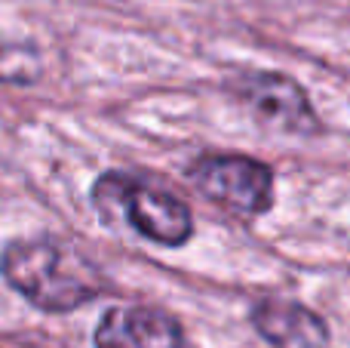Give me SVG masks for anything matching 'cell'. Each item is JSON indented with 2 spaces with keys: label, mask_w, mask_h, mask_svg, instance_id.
Masks as SVG:
<instances>
[{
  "label": "cell",
  "mask_w": 350,
  "mask_h": 348,
  "mask_svg": "<svg viewBox=\"0 0 350 348\" xmlns=\"http://www.w3.org/2000/svg\"><path fill=\"white\" fill-rule=\"evenodd\" d=\"M249 321L273 348H329V327L317 312L292 299H261Z\"/></svg>",
  "instance_id": "8992f818"
},
{
  "label": "cell",
  "mask_w": 350,
  "mask_h": 348,
  "mask_svg": "<svg viewBox=\"0 0 350 348\" xmlns=\"http://www.w3.org/2000/svg\"><path fill=\"white\" fill-rule=\"evenodd\" d=\"M187 179L203 197L240 216H261L273 207V173L246 154H200Z\"/></svg>",
  "instance_id": "3957f363"
},
{
  "label": "cell",
  "mask_w": 350,
  "mask_h": 348,
  "mask_svg": "<svg viewBox=\"0 0 350 348\" xmlns=\"http://www.w3.org/2000/svg\"><path fill=\"white\" fill-rule=\"evenodd\" d=\"M0 275L18 296L49 314L74 312L105 290L96 262L49 234L6 244L0 253Z\"/></svg>",
  "instance_id": "6da1fadb"
},
{
  "label": "cell",
  "mask_w": 350,
  "mask_h": 348,
  "mask_svg": "<svg viewBox=\"0 0 350 348\" xmlns=\"http://www.w3.org/2000/svg\"><path fill=\"white\" fill-rule=\"evenodd\" d=\"M230 90L261 123H271V127L295 136H308L320 129V121H317V111L310 105L308 92L289 74L249 71L230 80Z\"/></svg>",
  "instance_id": "277c9868"
},
{
  "label": "cell",
  "mask_w": 350,
  "mask_h": 348,
  "mask_svg": "<svg viewBox=\"0 0 350 348\" xmlns=\"http://www.w3.org/2000/svg\"><path fill=\"white\" fill-rule=\"evenodd\" d=\"M43 71L37 47L0 40V84H34Z\"/></svg>",
  "instance_id": "52a82bcc"
},
{
  "label": "cell",
  "mask_w": 350,
  "mask_h": 348,
  "mask_svg": "<svg viewBox=\"0 0 350 348\" xmlns=\"http://www.w3.org/2000/svg\"><path fill=\"white\" fill-rule=\"evenodd\" d=\"M92 203L105 219L126 222L133 232L160 247H185L193 238L187 203L154 179L111 170L92 185Z\"/></svg>",
  "instance_id": "7a4b0ae2"
},
{
  "label": "cell",
  "mask_w": 350,
  "mask_h": 348,
  "mask_svg": "<svg viewBox=\"0 0 350 348\" xmlns=\"http://www.w3.org/2000/svg\"><path fill=\"white\" fill-rule=\"evenodd\" d=\"M96 348H193L187 333L172 314L151 306H114L102 314Z\"/></svg>",
  "instance_id": "5b68a950"
}]
</instances>
